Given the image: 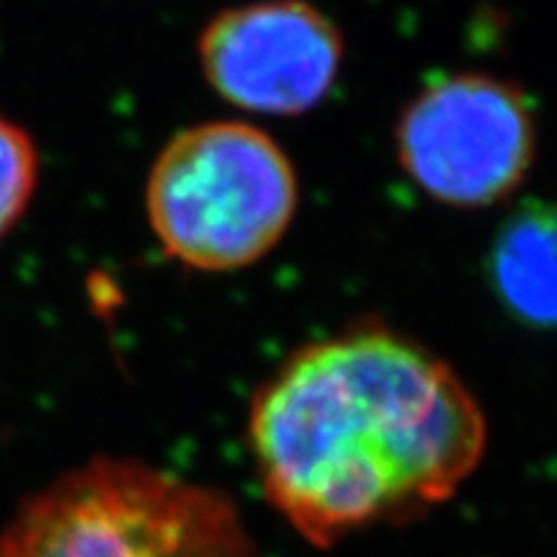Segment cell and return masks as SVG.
Segmentation results:
<instances>
[{
    "instance_id": "obj_1",
    "label": "cell",
    "mask_w": 557,
    "mask_h": 557,
    "mask_svg": "<svg viewBox=\"0 0 557 557\" xmlns=\"http://www.w3.org/2000/svg\"><path fill=\"white\" fill-rule=\"evenodd\" d=\"M267 496L333 545L449 498L478 468L485 418L436 354L367 325L297 351L250 408Z\"/></svg>"
},
{
    "instance_id": "obj_2",
    "label": "cell",
    "mask_w": 557,
    "mask_h": 557,
    "mask_svg": "<svg viewBox=\"0 0 557 557\" xmlns=\"http://www.w3.org/2000/svg\"><path fill=\"white\" fill-rule=\"evenodd\" d=\"M0 557H261L222 493L135 459H94L26 500Z\"/></svg>"
},
{
    "instance_id": "obj_3",
    "label": "cell",
    "mask_w": 557,
    "mask_h": 557,
    "mask_svg": "<svg viewBox=\"0 0 557 557\" xmlns=\"http://www.w3.org/2000/svg\"><path fill=\"white\" fill-rule=\"evenodd\" d=\"M299 181L269 132L246 122L181 129L152 160L145 212L163 253L197 271H238L282 243Z\"/></svg>"
},
{
    "instance_id": "obj_4",
    "label": "cell",
    "mask_w": 557,
    "mask_h": 557,
    "mask_svg": "<svg viewBox=\"0 0 557 557\" xmlns=\"http://www.w3.org/2000/svg\"><path fill=\"white\" fill-rule=\"evenodd\" d=\"M393 137L403 173L429 199L455 209L506 201L537 156L524 90L485 73L431 81L400 111Z\"/></svg>"
},
{
    "instance_id": "obj_5",
    "label": "cell",
    "mask_w": 557,
    "mask_h": 557,
    "mask_svg": "<svg viewBox=\"0 0 557 557\" xmlns=\"http://www.w3.org/2000/svg\"><path fill=\"white\" fill-rule=\"evenodd\" d=\"M197 52L220 99L253 114L297 116L336 86L344 34L308 0H256L209 18Z\"/></svg>"
},
{
    "instance_id": "obj_6",
    "label": "cell",
    "mask_w": 557,
    "mask_h": 557,
    "mask_svg": "<svg viewBox=\"0 0 557 557\" xmlns=\"http://www.w3.org/2000/svg\"><path fill=\"white\" fill-rule=\"evenodd\" d=\"M487 274L513 318L557 331V199H529L500 222Z\"/></svg>"
},
{
    "instance_id": "obj_7",
    "label": "cell",
    "mask_w": 557,
    "mask_h": 557,
    "mask_svg": "<svg viewBox=\"0 0 557 557\" xmlns=\"http://www.w3.org/2000/svg\"><path fill=\"white\" fill-rule=\"evenodd\" d=\"M37 176L39 156L29 132L0 116V240L29 209Z\"/></svg>"
}]
</instances>
